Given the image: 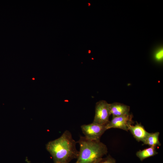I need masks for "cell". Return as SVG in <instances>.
<instances>
[{
    "label": "cell",
    "instance_id": "obj_7",
    "mask_svg": "<svg viewBox=\"0 0 163 163\" xmlns=\"http://www.w3.org/2000/svg\"><path fill=\"white\" fill-rule=\"evenodd\" d=\"M109 107L110 114L113 116H122L129 113L130 107L122 103L114 102L109 104Z\"/></svg>",
    "mask_w": 163,
    "mask_h": 163
},
{
    "label": "cell",
    "instance_id": "obj_12",
    "mask_svg": "<svg viewBox=\"0 0 163 163\" xmlns=\"http://www.w3.org/2000/svg\"><path fill=\"white\" fill-rule=\"evenodd\" d=\"M88 5L89 6H90V4L89 3H88Z\"/></svg>",
    "mask_w": 163,
    "mask_h": 163
},
{
    "label": "cell",
    "instance_id": "obj_6",
    "mask_svg": "<svg viewBox=\"0 0 163 163\" xmlns=\"http://www.w3.org/2000/svg\"><path fill=\"white\" fill-rule=\"evenodd\" d=\"M128 130L131 133L134 137L138 142H142L149 135L147 132L140 123L136 122L134 125L130 124L128 126Z\"/></svg>",
    "mask_w": 163,
    "mask_h": 163
},
{
    "label": "cell",
    "instance_id": "obj_11",
    "mask_svg": "<svg viewBox=\"0 0 163 163\" xmlns=\"http://www.w3.org/2000/svg\"><path fill=\"white\" fill-rule=\"evenodd\" d=\"M155 57L157 61H161L162 60L163 57V50H161L156 53L155 54Z\"/></svg>",
    "mask_w": 163,
    "mask_h": 163
},
{
    "label": "cell",
    "instance_id": "obj_9",
    "mask_svg": "<svg viewBox=\"0 0 163 163\" xmlns=\"http://www.w3.org/2000/svg\"><path fill=\"white\" fill-rule=\"evenodd\" d=\"M158 154L155 147L150 146L142 150H139L137 152L136 155L141 161L149 157L154 156Z\"/></svg>",
    "mask_w": 163,
    "mask_h": 163
},
{
    "label": "cell",
    "instance_id": "obj_3",
    "mask_svg": "<svg viewBox=\"0 0 163 163\" xmlns=\"http://www.w3.org/2000/svg\"><path fill=\"white\" fill-rule=\"evenodd\" d=\"M111 115L109 104L104 100L97 102L95 107V114L93 123L106 125L110 121Z\"/></svg>",
    "mask_w": 163,
    "mask_h": 163
},
{
    "label": "cell",
    "instance_id": "obj_10",
    "mask_svg": "<svg viewBox=\"0 0 163 163\" xmlns=\"http://www.w3.org/2000/svg\"><path fill=\"white\" fill-rule=\"evenodd\" d=\"M97 163H116L115 160L110 155L102 158Z\"/></svg>",
    "mask_w": 163,
    "mask_h": 163
},
{
    "label": "cell",
    "instance_id": "obj_4",
    "mask_svg": "<svg viewBox=\"0 0 163 163\" xmlns=\"http://www.w3.org/2000/svg\"><path fill=\"white\" fill-rule=\"evenodd\" d=\"M105 126L92 122L82 125L81 127L86 139L92 140H100L102 135L107 130Z\"/></svg>",
    "mask_w": 163,
    "mask_h": 163
},
{
    "label": "cell",
    "instance_id": "obj_5",
    "mask_svg": "<svg viewBox=\"0 0 163 163\" xmlns=\"http://www.w3.org/2000/svg\"><path fill=\"white\" fill-rule=\"evenodd\" d=\"M133 115L130 113L122 116H113L111 120L106 125V128L107 130L113 128L128 131L129 125L133 124Z\"/></svg>",
    "mask_w": 163,
    "mask_h": 163
},
{
    "label": "cell",
    "instance_id": "obj_1",
    "mask_svg": "<svg viewBox=\"0 0 163 163\" xmlns=\"http://www.w3.org/2000/svg\"><path fill=\"white\" fill-rule=\"evenodd\" d=\"M76 143L71 133L66 130L59 137L49 142L46 148L54 163H69L78 157V151L76 148Z\"/></svg>",
    "mask_w": 163,
    "mask_h": 163
},
{
    "label": "cell",
    "instance_id": "obj_8",
    "mask_svg": "<svg viewBox=\"0 0 163 163\" xmlns=\"http://www.w3.org/2000/svg\"><path fill=\"white\" fill-rule=\"evenodd\" d=\"M159 132L149 133V135L142 142L143 144L149 145L150 147L160 146L161 144L159 140Z\"/></svg>",
    "mask_w": 163,
    "mask_h": 163
},
{
    "label": "cell",
    "instance_id": "obj_2",
    "mask_svg": "<svg viewBox=\"0 0 163 163\" xmlns=\"http://www.w3.org/2000/svg\"><path fill=\"white\" fill-rule=\"evenodd\" d=\"M79 151L75 163H97L108 152L106 145L100 140H92L80 136L77 142Z\"/></svg>",
    "mask_w": 163,
    "mask_h": 163
}]
</instances>
